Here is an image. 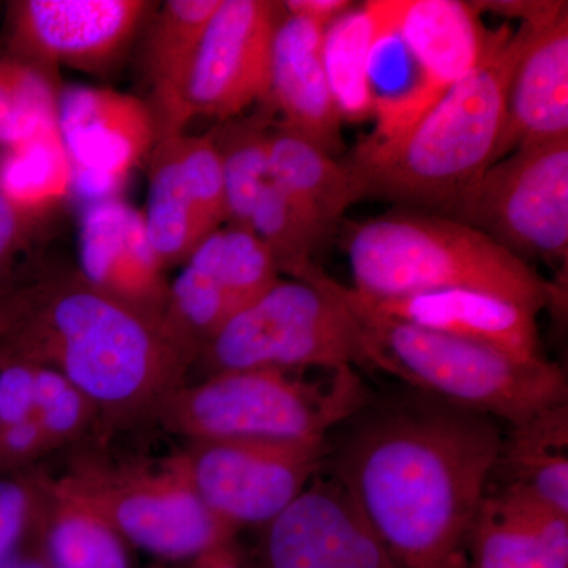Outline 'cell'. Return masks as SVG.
<instances>
[{
  "label": "cell",
  "instance_id": "1",
  "mask_svg": "<svg viewBox=\"0 0 568 568\" xmlns=\"http://www.w3.org/2000/svg\"><path fill=\"white\" fill-rule=\"evenodd\" d=\"M335 480L398 568H459L495 474L493 417L418 392L353 417Z\"/></svg>",
  "mask_w": 568,
  "mask_h": 568
},
{
  "label": "cell",
  "instance_id": "2",
  "mask_svg": "<svg viewBox=\"0 0 568 568\" xmlns=\"http://www.w3.org/2000/svg\"><path fill=\"white\" fill-rule=\"evenodd\" d=\"M6 345L61 372L95 405L103 428L155 417L197 362L162 315L102 293L80 272L39 280L31 312Z\"/></svg>",
  "mask_w": 568,
  "mask_h": 568
},
{
  "label": "cell",
  "instance_id": "3",
  "mask_svg": "<svg viewBox=\"0 0 568 568\" xmlns=\"http://www.w3.org/2000/svg\"><path fill=\"white\" fill-rule=\"evenodd\" d=\"M530 22L497 29L484 61L413 126L392 138L364 140L345 160L366 196L384 197L448 216L463 194L496 163L511 80Z\"/></svg>",
  "mask_w": 568,
  "mask_h": 568
},
{
  "label": "cell",
  "instance_id": "4",
  "mask_svg": "<svg viewBox=\"0 0 568 568\" xmlns=\"http://www.w3.org/2000/svg\"><path fill=\"white\" fill-rule=\"evenodd\" d=\"M346 252L354 290L372 297L469 290L538 316L558 294L528 261L439 213L395 212L354 224Z\"/></svg>",
  "mask_w": 568,
  "mask_h": 568
},
{
  "label": "cell",
  "instance_id": "5",
  "mask_svg": "<svg viewBox=\"0 0 568 568\" xmlns=\"http://www.w3.org/2000/svg\"><path fill=\"white\" fill-rule=\"evenodd\" d=\"M334 293L353 310L364 332L369 368L405 381L422 394L517 426L548 407L568 403L566 372L538 358L436 334L355 304L327 275Z\"/></svg>",
  "mask_w": 568,
  "mask_h": 568
},
{
  "label": "cell",
  "instance_id": "6",
  "mask_svg": "<svg viewBox=\"0 0 568 568\" xmlns=\"http://www.w3.org/2000/svg\"><path fill=\"white\" fill-rule=\"evenodd\" d=\"M365 405L366 392L354 368L338 369L323 384L280 369H239L183 384L164 399L155 418L189 443H323Z\"/></svg>",
  "mask_w": 568,
  "mask_h": 568
},
{
  "label": "cell",
  "instance_id": "7",
  "mask_svg": "<svg viewBox=\"0 0 568 568\" xmlns=\"http://www.w3.org/2000/svg\"><path fill=\"white\" fill-rule=\"evenodd\" d=\"M197 362L207 376L239 369L369 368L357 316L315 263L235 313Z\"/></svg>",
  "mask_w": 568,
  "mask_h": 568
},
{
  "label": "cell",
  "instance_id": "8",
  "mask_svg": "<svg viewBox=\"0 0 568 568\" xmlns=\"http://www.w3.org/2000/svg\"><path fill=\"white\" fill-rule=\"evenodd\" d=\"M47 477L106 519L130 547L164 564L190 562L233 544L237 534L201 500L178 455L160 463L81 455L62 477Z\"/></svg>",
  "mask_w": 568,
  "mask_h": 568
},
{
  "label": "cell",
  "instance_id": "9",
  "mask_svg": "<svg viewBox=\"0 0 568 568\" xmlns=\"http://www.w3.org/2000/svg\"><path fill=\"white\" fill-rule=\"evenodd\" d=\"M448 219L511 253L567 264L568 136L521 145L481 174Z\"/></svg>",
  "mask_w": 568,
  "mask_h": 568
},
{
  "label": "cell",
  "instance_id": "10",
  "mask_svg": "<svg viewBox=\"0 0 568 568\" xmlns=\"http://www.w3.org/2000/svg\"><path fill=\"white\" fill-rule=\"evenodd\" d=\"M325 454V440H200L178 457L209 510L239 532L286 510L315 480Z\"/></svg>",
  "mask_w": 568,
  "mask_h": 568
},
{
  "label": "cell",
  "instance_id": "11",
  "mask_svg": "<svg viewBox=\"0 0 568 568\" xmlns=\"http://www.w3.org/2000/svg\"><path fill=\"white\" fill-rule=\"evenodd\" d=\"M283 2L222 0L194 55L183 104L186 119L237 118L268 95L272 48Z\"/></svg>",
  "mask_w": 568,
  "mask_h": 568
},
{
  "label": "cell",
  "instance_id": "12",
  "mask_svg": "<svg viewBox=\"0 0 568 568\" xmlns=\"http://www.w3.org/2000/svg\"><path fill=\"white\" fill-rule=\"evenodd\" d=\"M58 126L73 168V193L114 200L159 140L151 108L112 89L71 85L58 99Z\"/></svg>",
  "mask_w": 568,
  "mask_h": 568
},
{
  "label": "cell",
  "instance_id": "13",
  "mask_svg": "<svg viewBox=\"0 0 568 568\" xmlns=\"http://www.w3.org/2000/svg\"><path fill=\"white\" fill-rule=\"evenodd\" d=\"M396 32L418 69L416 92L390 110L376 112V129L365 140H392L432 110L480 65L495 41L480 11L462 0H399Z\"/></svg>",
  "mask_w": 568,
  "mask_h": 568
},
{
  "label": "cell",
  "instance_id": "14",
  "mask_svg": "<svg viewBox=\"0 0 568 568\" xmlns=\"http://www.w3.org/2000/svg\"><path fill=\"white\" fill-rule=\"evenodd\" d=\"M151 2L141 0H21L10 3L14 59L47 73L55 65L95 71L130 43Z\"/></svg>",
  "mask_w": 568,
  "mask_h": 568
},
{
  "label": "cell",
  "instance_id": "15",
  "mask_svg": "<svg viewBox=\"0 0 568 568\" xmlns=\"http://www.w3.org/2000/svg\"><path fill=\"white\" fill-rule=\"evenodd\" d=\"M263 529V568H398L336 480L316 478Z\"/></svg>",
  "mask_w": 568,
  "mask_h": 568
},
{
  "label": "cell",
  "instance_id": "16",
  "mask_svg": "<svg viewBox=\"0 0 568 568\" xmlns=\"http://www.w3.org/2000/svg\"><path fill=\"white\" fill-rule=\"evenodd\" d=\"M153 252L144 213L125 201L88 205L80 222V275L102 293L162 315L170 283Z\"/></svg>",
  "mask_w": 568,
  "mask_h": 568
},
{
  "label": "cell",
  "instance_id": "17",
  "mask_svg": "<svg viewBox=\"0 0 568 568\" xmlns=\"http://www.w3.org/2000/svg\"><path fill=\"white\" fill-rule=\"evenodd\" d=\"M345 290L355 304L376 315L495 347L515 357H541L537 315L495 295L443 290L399 297H372L354 287L345 286Z\"/></svg>",
  "mask_w": 568,
  "mask_h": 568
},
{
  "label": "cell",
  "instance_id": "18",
  "mask_svg": "<svg viewBox=\"0 0 568 568\" xmlns=\"http://www.w3.org/2000/svg\"><path fill=\"white\" fill-rule=\"evenodd\" d=\"M568 3L530 22L519 59L497 160L521 145L568 136Z\"/></svg>",
  "mask_w": 568,
  "mask_h": 568
},
{
  "label": "cell",
  "instance_id": "19",
  "mask_svg": "<svg viewBox=\"0 0 568 568\" xmlns=\"http://www.w3.org/2000/svg\"><path fill=\"white\" fill-rule=\"evenodd\" d=\"M325 28L284 11L272 48L271 84L264 104L284 126L334 156L342 151L343 119L323 62Z\"/></svg>",
  "mask_w": 568,
  "mask_h": 568
},
{
  "label": "cell",
  "instance_id": "20",
  "mask_svg": "<svg viewBox=\"0 0 568 568\" xmlns=\"http://www.w3.org/2000/svg\"><path fill=\"white\" fill-rule=\"evenodd\" d=\"M466 552L469 568H568V515L500 487L481 500Z\"/></svg>",
  "mask_w": 568,
  "mask_h": 568
},
{
  "label": "cell",
  "instance_id": "21",
  "mask_svg": "<svg viewBox=\"0 0 568 568\" xmlns=\"http://www.w3.org/2000/svg\"><path fill=\"white\" fill-rule=\"evenodd\" d=\"M222 0H170L156 13L144 44V70L155 97L159 138L181 133L189 122L186 80L209 22Z\"/></svg>",
  "mask_w": 568,
  "mask_h": 568
},
{
  "label": "cell",
  "instance_id": "22",
  "mask_svg": "<svg viewBox=\"0 0 568 568\" xmlns=\"http://www.w3.org/2000/svg\"><path fill=\"white\" fill-rule=\"evenodd\" d=\"M271 181L308 212L328 233L347 209L366 197L364 185L345 160L336 162L315 142L272 123L268 133Z\"/></svg>",
  "mask_w": 568,
  "mask_h": 568
},
{
  "label": "cell",
  "instance_id": "23",
  "mask_svg": "<svg viewBox=\"0 0 568 568\" xmlns=\"http://www.w3.org/2000/svg\"><path fill=\"white\" fill-rule=\"evenodd\" d=\"M43 487L32 541L50 568H134L130 544L95 510L52 487Z\"/></svg>",
  "mask_w": 568,
  "mask_h": 568
},
{
  "label": "cell",
  "instance_id": "24",
  "mask_svg": "<svg viewBox=\"0 0 568 568\" xmlns=\"http://www.w3.org/2000/svg\"><path fill=\"white\" fill-rule=\"evenodd\" d=\"M510 428L493 476H504V488L568 515V403Z\"/></svg>",
  "mask_w": 568,
  "mask_h": 568
},
{
  "label": "cell",
  "instance_id": "25",
  "mask_svg": "<svg viewBox=\"0 0 568 568\" xmlns=\"http://www.w3.org/2000/svg\"><path fill=\"white\" fill-rule=\"evenodd\" d=\"M149 159L148 205L142 213L153 252L164 268L185 264L215 231L205 223L183 178L175 133L159 138Z\"/></svg>",
  "mask_w": 568,
  "mask_h": 568
},
{
  "label": "cell",
  "instance_id": "26",
  "mask_svg": "<svg viewBox=\"0 0 568 568\" xmlns=\"http://www.w3.org/2000/svg\"><path fill=\"white\" fill-rule=\"evenodd\" d=\"M392 0H369L353 7L325 28L323 62L328 88L343 121L375 115L368 67L373 44L390 14Z\"/></svg>",
  "mask_w": 568,
  "mask_h": 568
},
{
  "label": "cell",
  "instance_id": "27",
  "mask_svg": "<svg viewBox=\"0 0 568 568\" xmlns=\"http://www.w3.org/2000/svg\"><path fill=\"white\" fill-rule=\"evenodd\" d=\"M0 194L33 216H43L73 194V168L59 129L3 149Z\"/></svg>",
  "mask_w": 568,
  "mask_h": 568
},
{
  "label": "cell",
  "instance_id": "28",
  "mask_svg": "<svg viewBox=\"0 0 568 568\" xmlns=\"http://www.w3.org/2000/svg\"><path fill=\"white\" fill-rule=\"evenodd\" d=\"M271 112L265 106L252 118L231 119L211 132L222 156L227 224L248 227L254 205L271 182Z\"/></svg>",
  "mask_w": 568,
  "mask_h": 568
},
{
  "label": "cell",
  "instance_id": "29",
  "mask_svg": "<svg viewBox=\"0 0 568 568\" xmlns=\"http://www.w3.org/2000/svg\"><path fill=\"white\" fill-rule=\"evenodd\" d=\"M189 260L211 272L235 313L253 304L282 280L267 246L252 230L234 224L207 235Z\"/></svg>",
  "mask_w": 568,
  "mask_h": 568
},
{
  "label": "cell",
  "instance_id": "30",
  "mask_svg": "<svg viewBox=\"0 0 568 568\" xmlns=\"http://www.w3.org/2000/svg\"><path fill=\"white\" fill-rule=\"evenodd\" d=\"M248 230L267 246L280 274L291 278L313 263V253L331 234L272 181L254 205Z\"/></svg>",
  "mask_w": 568,
  "mask_h": 568
},
{
  "label": "cell",
  "instance_id": "31",
  "mask_svg": "<svg viewBox=\"0 0 568 568\" xmlns=\"http://www.w3.org/2000/svg\"><path fill=\"white\" fill-rule=\"evenodd\" d=\"M234 313L230 298L211 272L189 260L168 287L163 320L183 345L200 358L204 347Z\"/></svg>",
  "mask_w": 568,
  "mask_h": 568
},
{
  "label": "cell",
  "instance_id": "32",
  "mask_svg": "<svg viewBox=\"0 0 568 568\" xmlns=\"http://www.w3.org/2000/svg\"><path fill=\"white\" fill-rule=\"evenodd\" d=\"M58 99L44 71L14 58L0 61V145L14 148L59 129Z\"/></svg>",
  "mask_w": 568,
  "mask_h": 568
},
{
  "label": "cell",
  "instance_id": "33",
  "mask_svg": "<svg viewBox=\"0 0 568 568\" xmlns=\"http://www.w3.org/2000/svg\"><path fill=\"white\" fill-rule=\"evenodd\" d=\"M33 418L50 440L52 452L80 443L100 424L99 410L91 399L61 372L40 364Z\"/></svg>",
  "mask_w": 568,
  "mask_h": 568
},
{
  "label": "cell",
  "instance_id": "34",
  "mask_svg": "<svg viewBox=\"0 0 568 568\" xmlns=\"http://www.w3.org/2000/svg\"><path fill=\"white\" fill-rule=\"evenodd\" d=\"M183 178L201 215L212 231L226 222L222 156L211 133H175Z\"/></svg>",
  "mask_w": 568,
  "mask_h": 568
},
{
  "label": "cell",
  "instance_id": "35",
  "mask_svg": "<svg viewBox=\"0 0 568 568\" xmlns=\"http://www.w3.org/2000/svg\"><path fill=\"white\" fill-rule=\"evenodd\" d=\"M43 487L39 473L0 476V567L31 538L39 521Z\"/></svg>",
  "mask_w": 568,
  "mask_h": 568
},
{
  "label": "cell",
  "instance_id": "36",
  "mask_svg": "<svg viewBox=\"0 0 568 568\" xmlns=\"http://www.w3.org/2000/svg\"><path fill=\"white\" fill-rule=\"evenodd\" d=\"M41 216L14 207L0 194V286L28 283L22 268L28 263Z\"/></svg>",
  "mask_w": 568,
  "mask_h": 568
},
{
  "label": "cell",
  "instance_id": "37",
  "mask_svg": "<svg viewBox=\"0 0 568 568\" xmlns=\"http://www.w3.org/2000/svg\"><path fill=\"white\" fill-rule=\"evenodd\" d=\"M36 390V362L10 349L9 357L0 366V428L33 417Z\"/></svg>",
  "mask_w": 568,
  "mask_h": 568
},
{
  "label": "cell",
  "instance_id": "38",
  "mask_svg": "<svg viewBox=\"0 0 568 568\" xmlns=\"http://www.w3.org/2000/svg\"><path fill=\"white\" fill-rule=\"evenodd\" d=\"M50 454V440L36 418L0 428V476L28 473Z\"/></svg>",
  "mask_w": 568,
  "mask_h": 568
},
{
  "label": "cell",
  "instance_id": "39",
  "mask_svg": "<svg viewBox=\"0 0 568 568\" xmlns=\"http://www.w3.org/2000/svg\"><path fill=\"white\" fill-rule=\"evenodd\" d=\"M37 282L0 286V345L20 331L31 312Z\"/></svg>",
  "mask_w": 568,
  "mask_h": 568
},
{
  "label": "cell",
  "instance_id": "40",
  "mask_svg": "<svg viewBox=\"0 0 568 568\" xmlns=\"http://www.w3.org/2000/svg\"><path fill=\"white\" fill-rule=\"evenodd\" d=\"M478 11L488 10L504 14L507 18H518L519 21H537L540 18L555 13L564 6V2L552 0H488V2H473Z\"/></svg>",
  "mask_w": 568,
  "mask_h": 568
},
{
  "label": "cell",
  "instance_id": "41",
  "mask_svg": "<svg viewBox=\"0 0 568 568\" xmlns=\"http://www.w3.org/2000/svg\"><path fill=\"white\" fill-rule=\"evenodd\" d=\"M354 6L355 3L349 0H286L283 2L287 14L316 22L323 28H327Z\"/></svg>",
  "mask_w": 568,
  "mask_h": 568
},
{
  "label": "cell",
  "instance_id": "42",
  "mask_svg": "<svg viewBox=\"0 0 568 568\" xmlns=\"http://www.w3.org/2000/svg\"><path fill=\"white\" fill-rule=\"evenodd\" d=\"M186 568H244L233 544L222 545L190 560Z\"/></svg>",
  "mask_w": 568,
  "mask_h": 568
},
{
  "label": "cell",
  "instance_id": "43",
  "mask_svg": "<svg viewBox=\"0 0 568 568\" xmlns=\"http://www.w3.org/2000/svg\"><path fill=\"white\" fill-rule=\"evenodd\" d=\"M32 537V536H31ZM0 568H50L48 564L44 562V559L41 558L39 549H37L36 545H33L32 538H29L28 544L24 545L9 560V562L3 564Z\"/></svg>",
  "mask_w": 568,
  "mask_h": 568
},
{
  "label": "cell",
  "instance_id": "44",
  "mask_svg": "<svg viewBox=\"0 0 568 568\" xmlns=\"http://www.w3.org/2000/svg\"><path fill=\"white\" fill-rule=\"evenodd\" d=\"M10 349L9 346L3 343V345H0V366L3 365V362L7 361V357H9Z\"/></svg>",
  "mask_w": 568,
  "mask_h": 568
},
{
  "label": "cell",
  "instance_id": "45",
  "mask_svg": "<svg viewBox=\"0 0 568 568\" xmlns=\"http://www.w3.org/2000/svg\"><path fill=\"white\" fill-rule=\"evenodd\" d=\"M151 568H171V567H168V564H160V566H153Z\"/></svg>",
  "mask_w": 568,
  "mask_h": 568
}]
</instances>
